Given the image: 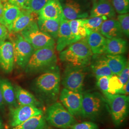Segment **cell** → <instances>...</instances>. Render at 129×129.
I'll return each mask as SVG.
<instances>
[{
	"instance_id": "4fadbf2b",
	"label": "cell",
	"mask_w": 129,
	"mask_h": 129,
	"mask_svg": "<svg viewBox=\"0 0 129 129\" xmlns=\"http://www.w3.org/2000/svg\"><path fill=\"white\" fill-rule=\"evenodd\" d=\"M55 43V48L60 52L69 45L79 41L72 32L69 21L63 17L60 20V27Z\"/></svg>"
},
{
	"instance_id": "836d02e7",
	"label": "cell",
	"mask_w": 129,
	"mask_h": 129,
	"mask_svg": "<svg viewBox=\"0 0 129 129\" xmlns=\"http://www.w3.org/2000/svg\"><path fill=\"white\" fill-rule=\"evenodd\" d=\"M110 77L102 76L97 79V86L102 91L103 94L108 93L109 80Z\"/></svg>"
},
{
	"instance_id": "60d3db41",
	"label": "cell",
	"mask_w": 129,
	"mask_h": 129,
	"mask_svg": "<svg viewBox=\"0 0 129 129\" xmlns=\"http://www.w3.org/2000/svg\"><path fill=\"white\" fill-rule=\"evenodd\" d=\"M4 4H3V2L0 1V23H1V21H2V16H3V11H4Z\"/></svg>"
},
{
	"instance_id": "7a4b0ae2",
	"label": "cell",
	"mask_w": 129,
	"mask_h": 129,
	"mask_svg": "<svg viewBox=\"0 0 129 129\" xmlns=\"http://www.w3.org/2000/svg\"><path fill=\"white\" fill-rule=\"evenodd\" d=\"M93 55L85 38L69 45L60 52L59 58L67 66L86 68L90 64Z\"/></svg>"
},
{
	"instance_id": "f546056e",
	"label": "cell",
	"mask_w": 129,
	"mask_h": 129,
	"mask_svg": "<svg viewBox=\"0 0 129 129\" xmlns=\"http://www.w3.org/2000/svg\"><path fill=\"white\" fill-rule=\"evenodd\" d=\"M48 0H26L22 9L26 10L38 14Z\"/></svg>"
},
{
	"instance_id": "ee69618b",
	"label": "cell",
	"mask_w": 129,
	"mask_h": 129,
	"mask_svg": "<svg viewBox=\"0 0 129 129\" xmlns=\"http://www.w3.org/2000/svg\"><path fill=\"white\" fill-rule=\"evenodd\" d=\"M50 129V128H49V127H48V126H47V127H46V128H45V129Z\"/></svg>"
},
{
	"instance_id": "3957f363",
	"label": "cell",
	"mask_w": 129,
	"mask_h": 129,
	"mask_svg": "<svg viewBox=\"0 0 129 129\" xmlns=\"http://www.w3.org/2000/svg\"><path fill=\"white\" fill-rule=\"evenodd\" d=\"M109 111L106 99L97 92L83 93L81 117L92 120H100Z\"/></svg>"
},
{
	"instance_id": "5bb4252c",
	"label": "cell",
	"mask_w": 129,
	"mask_h": 129,
	"mask_svg": "<svg viewBox=\"0 0 129 129\" xmlns=\"http://www.w3.org/2000/svg\"><path fill=\"white\" fill-rule=\"evenodd\" d=\"M14 53L13 44L11 42H0V68L6 73L14 69Z\"/></svg>"
},
{
	"instance_id": "cb8c5ba5",
	"label": "cell",
	"mask_w": 129,
	"mask_h": 129,
	"mask_svg": "<svg viewBox=\"0 0 129 129\" xmlns=\"http://www.w3.org/2000/svg\"><path fill=\"white\" fill-rule=\"evenodd\" d=\"M107 46L105 54L110 55H122L127 50L128 43L124 39L121 37L106 38Z\"/></svg>"
},
{
	"instance_id": "7402d4cb",
	"label": "cell",
	"mask_w": 129,
	"mask_h": 129,
	"mask_svg": "<svg viewBox=\"0 0 129 129\" xmlns=\"http://www.w3.org/2000/svg\"><path fill=\"white\" fill-rule=\"evenodd\" d=\"M2 21L1 23L11 32L12 24L15 19L21 13V10L18 6L12 5L8 2H5Z\"/></svg>"
},
{
	"instance_id": "ba28073f",
	"label": "cell",
	"mask_w": 129,
	"mask_h": 129,
	"mask_svg": "<svg viewBox=\"0 0 129 129\" xmlns=\"http://www.w3.org/2000/svg\"><path fill=\"white\" fill-rule=\"evenodd\" d=\"M85 68L67 66L61 78V83L64 88L75 92L83 93L86 75Z\"/></svg>"
},
{
	"instance_id": "83f0119b",
	"label": "cell",
	"mask_w": 129,
	"mask_h": 129,
	"mask_svg": "<svg viewBox=\"0 0 129 129\" xmlns=\"http://www.w3.org/2000/svg\"><path fill=\"white\" fill-rule=\"evenodd\" d=\"M69 23L72 32L78 40L86 38L91 32L84 26L82 19L69 21Z\"/></svg>"
},
{
	"instance_id": "d4e9b609",
	"label": "cell",
	"mask_w": 129,
	"mask_h": 129,
	"mask_svg": "<svg viewBox=\"0 0 129 129\" xmlns=\"http://www.w3.org/2000/svg\"><path fill=\"white\" fill-rule=\"evenodd\" d=\"M37 23L42 31L50 36L55 41L56 40L60 27V20L43 19L38 17Z\"/></svg>"
},
{
	"instance_id": "e0dca14e",
	"label": "cell",
	"mask_w": 129,
	"mask_h": 129,
	"mask_svg": "<svg viewBox=\"0 0 129 129\" xmlns=\"http://www.w3.org/2000/svg\"><path fill=\"white\" fill-rule=\"evenodd\" d=\"M38 14L31 11L23 9L12 24L11 32H21L28 26L38 19Z\"/></svg>"
},
{
	"instance_id": "d6a6232c",
	"label": "cell",
	"mask_w": 129,
	"mask_h": 129,
	"mask_svg": "<svg viewBox=\"0 0 129 129\" xmlns=\"http://www.w3.org/2000/svg\"><path fill=\"white\" fill-rule=\"evenodd\" d=\"M117 19L123 34L127 37H129V14L127 13L119 14L117 17Z\"/></svg>"
},
{
	"instance_id": "ac0fdd59",
	"label": "cell",
	"mask_w": 129,
	"mask_h": 129,
	"mask_svg": "<svg viewBox=\"0 0 129 129\" xmlns=\"http://www.w3.org/2000/svg\"><path fill=\"white\" fill-rule=\"evenodd\" d=\"M90 64L96 78L102 76L111 77L113 75L108 64L105 55L103 54L93 55Z\"/></svg>"
},
{
	"instance_id": "6da1fadb",
	"label": "cell",
	"mask_w": 129,
	"mask_h": 129,
	"mask_svg": "<svg viewBox=\"0 0 129 129\" xmlns=\"http://www.w3.org/2000/svg\"><path fill=\"white\" fill-rule=\"evenodd\" d=\"M61 74L59 67L44 71L36 79L34 88L42 100L48 104L57 102L60 93Z\"/></svg>"
},
{
	"instance_id": "f35d334b",
	"label": "cell",
	"mask_w": 129,
	"mask_h": 129,
	"mask_svg": "<svg viewBox=\"0 0 129 129\" xmlns=\"http://www.w3.org/2000/svg\"><path fill=\"white\" fill-rule=\"evenodd\" d=\"M129 81L128 82L123 85V86L121 88L119 94L121 95H125L128 96L129 95Z\"/></svg>"
},
{
	"instance_id": "8fae6325",
	"label": "cell",
	"mask_w": 129,
	"mask_h": 129,
	"mask_svg": "<svg viewBox=\"0 0 129 129\" xmlns=\"http://www.w3.org/2000/svg\"><path fill=\"white\" fill-rule=\"evenodd\" d=\"M60 4L64 17L68 21L89 17L88 6L82 0H63Z\"/></svg>"
},
{
	"instance_id": "9a60e30c",
	"label": "cell",
	"mask_w": 129,
	"mask_h": 129,
	"mask_svg": "<svg viewBox=\"0 0 129 129\" xmlns=\"http://www.w3.org/2000/svg\"><path fill=\"white\" fill-rule=\"evenodd\" d=\"M63 17L59 0H48L38 14V18L43 19L61 20Z\"/></svg>"
},
{
	"instance_id": "b9f144b4",
	"label": "cell",
	"mask_w": 129,
	"mask_h": 129,
	"mask_svg": "<svg viewBox=\"0 0 129 129\" xmlns=\"http://www.w3.org/2000/svg\"><path fill=\"white\" fill-rule=\"evenodd\" d=\"M0 129H5V125L3 123V121L0 118Z\"/></svg>"
},
{
	"instance_id": "52a82bcc",
	"label": "cell",
	"mask_w": 129,
	"mask_h": 129,
	"mask_svg": "<svg viewBox=\"0 0 129 129\" xmlns=\"http://www.w3.org/2000/svg\"><path fill=\"white\" fill-rule=\"evenodd\" d=\"M20 34L35 50L46 47H55V40L50 36L42 31L36 21L30 23Z\"/></svg>"
},
{
	"instance_id": "603a6c76",
	"label": "cell",
	"mask_w": 129,
	"mask_h": 129,
	"mask_svg": "<svg viewBox=\"0 0 129 129\" xmlns=\"http://www.w3.org/2000/svg\"><path fill=\"white\" fill-rule=\"evenodd\" d=\"M16 99L19 106L29 105L38 108L42 107L41 103L32 93L19 86L15 87Z\"/></svg>"
},
{
	"instance_id": "9c48e42d",
	"label": "cell",
	"mask_w": 129,
	"mask_h": 129,
	"mask_svg": "<svg viewBox=\"0 0 129 129\" xmlns=\"http://www.w3.org/2000/svg\"><path fill=\"white\" fill-rule=\"evenodd\" d=\"M14 63L25 69L35 49L20 34H18L13 43Z\"/></svg>"
},
{
	"instance_id": "4316f807",
	"label": "cell",
	"mask_w": 129,
	"mask_h": 129,
	"mask_svg": "<svg viewBox=\"0 0 129 129\" xmlns=\"http://www.w3.org/2000/svg\"><path fill=\"white\" fill-rule=\"evenodd\" d=\"M47 126L45 114L35 116L12 129H44Z\"/></svg>"
},
{
	"instance_id": "ab89813d",
	"label": "cell",
	"mask_w": 129,
	"mask_h": 129,
	"mask_svg": "<svg viewBox=\"0 0 129 129\" xmlns=\"http://www.w3.org/2000/svg\"><path fill=\"white\" fill-rule=\"evenodd\" d=\"M5 102L3 99V97L2 96V93L1 91V89L0 87V110L4 111L5 110Z\"/></svg>"
},
{
	"instance_id": "ffe728a7",
	"label": "cell",
	"mask_w": 129,
	"mask_h": 129,
	"mask_svg": "<svg viewBox=\"0 0 129 129\" xmlns=\"http://www.w3.org/2000/svg\"><path fill=\"white\" fill-rule=\"evenodd\" d=\"M102 35L108 39L121 37L123 33L118 20L114 19H108L102 24L100 30Z\"/></svg>"
},
{
	"instance_id": "bcb514c9",
	"label": "cell",
	"mask_w": 129,
	"mask_h": 129,
	"mask_svg": "<svg viewBox=\"0 0 129 129\" xmlns=\"http://www.w3.org/2000/svg\"><path fill=\"white\" fill-rule=\"evenodd\" d=\"M71 129L70 128H67V129Z\"/></svg>"
},
{
	"instance_id": "8d00e7d4",
	"label": "cell",
	"mask_w": 129,
	"mask_h": 129,
	"mask_svg": "<svg viewBox=\"0 0 129 129\" xmlns=\"http://www.w3.org/2000/svg\"><path fill=\"white\" fill-rule=\"evenodd\" d=\"M8 36V31L4 25L0 23V42L5 41Z\"/></svg>"
},
{
	"instance_id": "484cf974",
	"label": "cell",
	"mask_w": 129,
	"mask_h": 129,
	"mask_svg": "<svg viewBox=\"0 0 129 129\" xmlns=\"http://www.w3.org/2000/svg\"><path fill=\"white\" fill-rule=\"evenodd\" d=\"M108 64L112 74L118 76L125 67L128 61L122 55H105Z\"/></svg>"
},
{
	"instance_id": "7bdbcfd3",
	"label": "cell",
	"mask_w": 129,
	"mask_h": 129,
	"mask_svg": "<svg viewBox=\"0 0 129 129\" xmlns=\"http://www.w3.org/2000/svg\"><path fill=\"white\" fill-rule=\"evenodd\" d=\"M0 1H1L2 2H3V3H4V2H7V1L6 0H0Z\"/></svg>"
},
{
	"instance_id": "5b68a950",
	"label": "cell",
	"mask_w": 129,
	"mask_h": 129,
	"mask_svg": "<svg viewBox=\"0 0 129 129\" xmlns=\"http://www.w3.org/2000/svg\"><path fill=\"white\" fill-rule=\"evenodd\" d=\"M106 99L109 112L116 126L122 124L129 113V96L121 94H103Z\"/></svg>"
},
{
	"instance_id": "d6986e66",
	"label": "cell",
	"mask_w": 129,
	"mask_h": 129,
	"mask_svg": "<svg viewBox=\"0 0 129 129\" xmlns=\"http://www.w3.org/2000/svg\"><path fill=\"white\" fill-rule=\"evenodd\" d=\"M86 39L93 55L105 54L107 39L100 33L91 32Z\"/></svg>"
},
{
	"instance_id": "1f68e13d",
	"label": "cell",
	"mask_w": 129,
	"mask_h": 129,
	"mask_svg": "<svg viewBox=\"0 0 129 129\" xmlns=\"http://www.w3.org/2000/svg\"><path fill=\"white\" fill-rule=\"evenodd\" d=\"M111 2L114 9L118 14L128 13L129 0H112Z\"/></svg>"
},
{
	"instance_id": "f1b7e54d",
	"label": "cell",
	"mask_w": 129,
	"mask_h": 129,
	"mask_svg": "<svg viewBox=\"0 0 129 129\" xmlns=\"http://www.w3.org/2000/svg\"><path fill=\"white\" fill-rule=\"evenodd\" d=\"M106 16H95L82 19L83 24L90 32H100L102 23L108 19Z\"/></svg>"
},
{
	"instance_id": "e575fe53",
	"label": "cell",
	"mask_w": 129,
	"mask_h": 129,
	"mask_svg": "<svg viewBox=\"0 0 129 129\" xmlns=\"http://www.w3.org/2000/svg\"><path fill=\"white\" fill-rule=\"evenodd\" d=\"M70 128L71 129H99V127L94 122L85 121L81 123H75Z\"/></svg>"
},
{
	"instance_id": "44dd1931",
	"label": "cell",
	"mask_w": 129,
	"mask_h": 129,
	"mask_svg": "<svg viewBox=\"0 0 129 129\" xmlns=\"http://www.w3.org/2000/svg\"><path fill=\"white\" fill-rule=\"evenodd\" d=\"M0 87L5 103L9 105L10 108L18 106L15 88L11 82L7 79L0 78Z\"/></svg>"
},
{
	"instance_id": "7c38bea8",
	"label": "cell",
	"mask_w": 129,
	"mask_h": 129,
	"mask_svg": "<svg viewBox=\"0 0 129 129\" xmlns=\"http://www.w3.org/2000/svg\"><path fill=\"white\" fill-rule=\"evenodd\" d=\"M43 111L40 108L23 105L10 108V124L14 127L35 116L41 114Z\"/></svg>"
},
{
	"instance_id": "d590c367",
	"label": "cell",
	"mask_w": 129,
	"mask_h": 129,
	"mask_svg": "<svg viewBox=\"0 0 129 129\" xmlns=\"http://www.w3.org/2000/svg\"><path fill=\"white\" fill-rule=\"evenodd\" d=\"M118 77L121 82L124 85L129 81V62L119 74Z\"/></svg>"
},
{
	"instance_id": "74e56055",
	"label": "cell",
	"mask_w": 129,
	"mask_h": 129,
	"mask_svg": "<svg viewBox=\"0 0 129 129\" xmlns=\"http://www.w3.org/2000/svg\"><path fill=\"white\" fill-rule=\"evenodd\" d=\"M7 2L12 5L17 6L21 9L23 8L26 0H6Z\"/></svg>"
},
{
	"instance_id": "2e32d148",
	"label": "cell",
	"mask_w": 129,
	"mask_h": 129,
	"mask_svg": "<svg viewBox=\"0 0 129 129\" xmlns=\"http://www.w3.org/2000/svg\"><path fill=\"white\" fill-rule=\"evenodd\" d=\"M89 17L106 16L108 18L113 19L116 17V12L111 0H99L94 3L90 11Z\"/></svg>"
},
{
	"instance_id": "8992f818",
	"label": "cell",
	"mask_w": 129,
	"mask_h": 129,
	"mask_svg": "<svg viewBox=\"0 0 129 129\" xmlns=\"http://www.w3.org/2000/svg\"><path fill=\"white\" fill-rule=\"evenodd\" d=\"M47 123L59 129L70 128L77 120L61 103L56 102L47 108L45 115Z\"/></svg>"
},
{
	"instance_id": "f6af8a7d",
	"label": "cell",
	"mask_w": 129,
	"mask_h": 129,
	"mask_svg": "<svg viewBox=\"0 0 129 129\" xmlns=\"http://www.w3.org/2000/svg\"><path fill=\"white\" fill-rule=\"evenodd\" d=\"M91 1H93V2H94V3H95V2L97 1V0H91Z\"/></svg>"
},
{
	"instance_id": "277c9868",
	"label": "cell",
	"mask_w": 129,
	"mask_h": 129,
	"mask_svg": "<svg viewBox=\"0 0 129 129\" xmlns=\"http://www.w3.org/2000/svg\"><path fill=\"white\" fill-rule=\"evenodd\" d=\"M55 48L46 47L35 50L25 69L27 73L46 71L57 65Z\"/></svg>"
},
{
	"instance_id": "4dcf8cb0",
	"label": "cell",
	"mask_w": 129,
	"mask_h": 129,
	"mask_svg": "<svg viewBox=\"0 0 129 129\" xmlns=\"http://www.w3.org/2000/svg\"><path fill=\"white\" fill-rule=\"evenodd\" d=\"M123 86L118 76L113 75L109 78L108 93L111 94H119Z\"/></svg>"
},
{
	"instance_id": "30bf717a",
	"label": "cell",
	"mask_w": 129,
	"mask_h": 129,
	"mask_svg": "<svg viewBox=\"0 0 129 129\" xmlns=\"http://www.w3.org/2000/svg\"><path fill=\"white\" fill-rule=\"evenodd\" d=\"M83 93L75 92L63 88L59 99L61 103L69 113L75 116H81Z\"/></svg>"
}]
</instances>
